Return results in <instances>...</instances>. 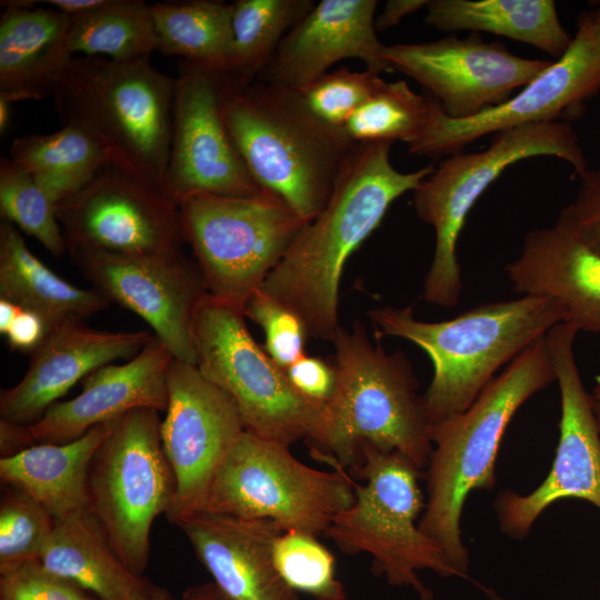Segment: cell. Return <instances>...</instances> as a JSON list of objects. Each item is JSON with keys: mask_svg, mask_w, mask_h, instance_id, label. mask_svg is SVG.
I'll list each match as a JSON object with an SVG mask.
<instances>
[{"mask_svg": "<svg viewBox=\"0 0 600 600\" xmlns=\"http://www.w3.org/2000/svg\"><path fill=\"white\" fill-rule=\"evenodd\" d=\"M393 142L356 143L332 193L307 222L261 289L292 310L309 337L332 341L339 330V286L350 256L379 227L390 206L433 170H397Z\"/></svg>", "mask_w": 600, "mask_h": 600, "instance_id": "6da1fadb", "label": "cell"}, {"mask_svg": "<svg viewBox=\"0 0 600 600\" xmlns=\"http://www.w3.org/2000/svg\"><path fill=\"white\" fill-rule=\"evenodd\" d=\"M554 381L544 336L494 377L466 410L430 428L432 452L423 473L428 498L419 529L463 578L470 563L461 531L466 499L473 490L494 487L498 451L511 419Z\"/></svg>", "mask_w": 600, "mask_h": 600, "instance_id": "7a4b0ae2", "label": "cell"}, {"mask_svg": "<svg viewBox=\"0 0 600 600\" xmlns=\"http://www.w3.org/2000/svg\"><path fill=\"white\" fill-rule=\"evenodd\" d=\"M222 113L253 180L306 222L327 204L356 142L317 117L300 91L230 74Z\"/></svg>", "mask_w": 600, "mask_h": 600, "instance_id": "3957f363", "label": "cell"}, {"mask_svg": "<svg viewBox=\"0 0 600 600\" xmlns=\"http://www.w3.org/2000/svg\"><path fill=\"white\" fill-rule=\"evenodd\" d=\"M369 317L377 337L406 339L429 356L433 376L423 399L431 426L466 410L502 366L567 321L559 302L536 296L479 304L438 322L416 319L411 307H379Z\"/></svg>", "mask_w": 600, "mask_h": 600, "instance_id": "277c9868", "label": "cell"}, {"mask_svg": "<svg viewBox=\"0 0 600 600\" xmlns=\"http://www.w3.org/2000/svg\"><path fill=\"white\" fill-rule=\"evenodd\" d=\"M173 94L174 78L149 58L76 56L52 98L62 126L83 130L110 164L164 193Z\"/></svg>", "mask_w": 600, "mask_h": 600, "instance_id": "5b68a950", "label": "cell"}, {"mask_svg": "<svg viewBox=\"0 0 600 600\" xmlns=\"http://www.w3.org/2000/svg\"><path fill=\"white\" fill-rule=\"evenodd\" d=\"M337 386L327 406L323 444L311 451L332 468H352L363 446L397 451L426 470L431 423L408 358L372 343L364 328H339L333 340Z\"/></svg>", "mask_w": 600, "mask_h": 600, "instance_id": "8992f818", "label": "cell"}, {"mask_svg": "<svg viewBox=\"0 0 600 600\" xmlns=\"http://www.w3.org/2000/svg\"><path fill=\"white\" fill-rule=\"evenodd\" d=\"M534 157L561 159L577 176L589 168L573 127L567 120L544 121L501 130L481 151L443 158L412 191L417 216L436 234L423 281L427 302L442 308L459 303L463 282L457 246L470 210L506 169Z\"/></svg>", "mask_w": 600, "mask_h": 600, "instance_id": "52a82bcc", "label": "cell"}, {"mask_svg": "<svg viewBox=\"0 0 600 600\" xmlns=\"http://www.w3.org/2000/svg\"><path fill=\"white\" fill-rule=\"evenodd\" d=\"M354 500L331 521L324 536L348 554L368 553L372 571L396 587H408L420 600H436L418 572L463 578L442 549L426 536L417 519L426 502L419 487L422 470L397 451L363 446L351 468Z\"/></svg>", "mask_w": 600, "mask_h": 600, "instance_id": "ba28073f", "label": "cell"}, {"mask_svg": "<svg viewBox=\"0 0 600 600\" xmlns=\"http://www.w3.org/2000/svg\"><path fill=\"white\" fill-rule=\"evenodd\" d=\"M197 367L237 406L246 430L291 447L318 450L324 442L327 409L303 398L284 371L252 338L241 311L208 293L192 324Z\"/></svg>", "mask_w": 600, "mask_h": 600, "instance_id": "9c48e42d", "label": "cell"}, {"mask_svg": "<svg viewBox=\"0 0 600 600\" xmlns=\"http://www.w3.org/2000/svg\"><path fill=\"white\" fill-rule=\"evenodd\" d=\"M354 497L353 480L342 468L317 470L299 461L290 447L246 430L217 470L199 511L266 519L283 531L319 537Z\"/></svg>", "mask_w": 600, "mask_h": 600, "instance_id": "30bf717a", "label": "cell"}, {"mask_svg": "<svg viewBox=\"0 0 600 600\" xmlns=\"http://www.w3.org/2000/svg\"><path fill=\"white\" fill-rule=\"evenodd\" d=\"M177 203L207 293L242 313L307 223L272 194L199 192Z\"/></svg>", "mask_w": 600, "mask_h": 600, "instance_id": "8fae6325", "label": "cell"}, {"mask_svg": "<svg viewBox=\"0 0 600 600\" xmlns=\"http://www.w3.org/2000/svg\"><path fill=\"white\" fill-rule=\"evenodd\" d=\"M160 428L157 410L126 413L89 468V508L121 561L138 574L148 567L153 521L168 512L177 490Z\"/></svg>", "mask_w": 600, "mask_h": 600, "instance_id": "7c38bea8", "label": "cell"}, {"mask_svg": "<svg viewBox=\"0 0 600 600\" xmlns=\"http://www.w3.org/2000/svg\"><path fill=\"white\" fill-rule=\"evenodd\" d=\"M579 330L561 322L546 334L560 389L559 441L549 474L528 494L502 490L494 510L502 532L522 539L539 516L562 499H581L600 509V427L593 398L580 376L573 343Z\"/></svg>", "mask_w": 600, "mask_h": 600, "instance_id": "4fadbf2b", "label": "cell"}, {"mask_svg": "<svg viewBox=\"0 0 600 600\" xmlns=\"http://www.w3.org/2000/svg\"><path fill=\"white\" fill-rule=\"evenodd\" d=\"M600 91V34L588 12L566 52L508 101L466 119L448 117L433 100L421 136L409 153L432 159L462 152L467 146L501 130L562 117Z\"/></svg>", "mask_w": 600, "mask_h": 600, "instance_id": "5bb4252c", "label": "cell"}, {"mask_svg": "<svg viewBox=\"0 0 600 600\" xmlns=\"http://www.w3.org/2000/svg\"><path fill=\"white\" fill-rule=\"evenodd\" d=\"M230 73L181 60L174 77L170 156L164 193L261 197L227 128L223 93Z\"/></svg>", "mask_w": 600, "mask_h": 600, "instance_id": "9a60e30c", "label": "cell"}, {"mask_svg": "<svg viewBox=\"0 0 600 600\" xmlns=\"http://www.w3.org/2000/svg\"><path fill=\"white\" fill-rule=\"evenodd\" d=\"M392 71L419 83L453 119H466L508 101L552 60L513 54L479 33L418 43L386 46Z\"/></svg>", "mask_w": 600, "mask_h": 600, "instance_id": "2e32d148", "label": "cell"}, {"mask_svg": "<svg viewBox=\"0 0 600 600\" xmlns=\"http://www.w3.org/2000/svg\"><path fill=\"white\" fill-rule=\"evenodd\" d=\"M161 442L176 478V496L166 513L171 523L199 511L209 486L246 431L233 400L197 364L172 359Z\"/></svg>", "mask_w": 600, "mask_h": 600, "instance_id": "e0dca14e", "label": "cell"}, {"mask_svg": "<svg viewBox=\"0 0 600 600\" xmlns=\"http://www.w3.org/2000/svg\"><path fill=\"white\" fill-rule=\"evenodd\" d=\"M68 252L93 289L142 318L174 359L197 364L192 324L207 293L197 263L182 251L127 256L71 248Z\"/></svg>", "mask_w": 600, "mask_h": 600, "instance_id": "ac0fdd59", "label": "cell"}, {"mask_svg": "<svg viewBox=\"0 0 600 600\" xmlns=\"http://www.w3.org/2000/svg\"><path fill=\"white\" fill-rule=\"evenodd\" d=\"M67 251L163 254L187 243L178 203L108 163L80 192L58 206Z\"/></svg>", "mask_w": 600, "mask_h": 600, "instance_id": "d6986e66", "label": "cell"}, {"mask_svg": "<svg viewBox=\"0 0 600 600\" xmlns=\"http://www.w3.org/2000/svg\"><path fill=\"white\" fill-rule=\"evenodd\" d=\"M173 356L154 334L143 349L121 364L103 366L82 380L81 392L57 401L27 426L0 420V451L11 454L40 443H64L93 427L136 409L166 411L168 369Z\"/></svg>", "mask_w": 600, "mask_h": 600, "instance_id": "ffe728a7", "label": "cell"}, {"mask_svg": "<svg viewBox=\"0 0 600 600\" xmlns=\"http://www.w3.org/2000/svg\"><path fill=\"white\" fill-rule=\"evenodd\" d=\"M152 337L146 330H98L78 319L52 327L31 352L21 380L1 391L0 420L17 426L38 421L78 381L113 361L133 358Z\"/></svg>", "mask_w": 600, "mask_h": 600, "instance_id": "44dd1931", "label": "cell"}, {"mask_svg": "<svg viewBox=\"0 0 600 600\" xmlns=\"http://www.w3.org/2000/svg\"><path fill=\"white\" fill-rule=\"evenodd\" d=\"M376 0H321L283 38L257 81L301 89L343 59L379 74L392 69L374 28Z\"/></svg>", "mask_w": 600, "mask_h": 600, "instance_id": "7402d4cb", "label": "cell"}, {"mask_svg": "<svg viewBox=\"0 0 600 600\" xmlns=\"http://www.w3.org/2000/svg\"><path fill=\"white\" fill-rule=\"evenodd\" d=\"M174 524L230 600H299L274 564V542L283 532L277 523L199 511Z\"/></svg>", "mask_w": 600, "mask_h": 600, "instance_id": "603a6c76", "label": "cell"}, {"mask_svg": "<svg viewBox=\"0 0 600 600\" xmlns=\"http://www.w3.org/2000/svg\"><path fill=\"white\" fill-rule=\"evenodd\" d=\"M504 270L516 292L559 302L567 323L600 336V254L562 223L530 230Z\"/></svg>", "mask_w": 600, "mask_h": 600, "instance_id": "cb8c5ba5", "label": "cell"}, {"mask_svg": "<svg viewBox=\"0 0 600 600\" xmlns=\"http://www.w3.org/2000/svg\"><path fill=\"white\" fill-rule=\"evenodd\" d=\"M36 1H1L0 98L10 102L53 97L74 58L70 18Z\"/></svg>", "mask_w": 600, "mask_h": 600, "instance_id": "d4e9b609", "label": "cell"}, {"mask_svg": "<svg viewBox=\"0 0 600 600\" xmlns=\"http://www.w3.org/2000/svg\"><path fill=\"white\" fill-rule=\"evenodd\" d=\"M39 561L99 600H173L121 561L90 508L56 520Z\"/></svg>", "mask_w": 600, "mask_h": 600, "instance_id": "484cf974", "label": "cell"}, {"mask_svg": "<svg viewBox=\"0 0 600 600\" xmlns=\"http://www.w3.org/2000/svg\"><path fill=\"white\" fill-rule=\"evenodd\" d=\"M64 443L33 444L0 458V478L34 498L54 520L89 508L91 460L116 421Z\"/></svg>", "mask_w": 600, "mask_h": 600, "instance_id": "4316f807", "label": "cell"}, {"mask_svg": "<svg viewBox=\"0 0 600 600\" xmlns=\"http://www.w3.org/2000/svg\"><path fill=\"white\" fill-rule=\"evenodd\" d=\"M0 299L38 314L47 331L68 320H84L110 304L96 289L77 287L54 273L6 220L0 223Z\"/></svg>", "mask_w": 600, "mask_h": 600, "instance_id": "83f0119b", "label": "cell"}, {"mask_svg": "<svg viewBox=\"0 0 600 600\" xmlns=\"http://www.w3.org/2000/svg\"><path fill=\"white\" fill-rule=\"evenodd\" d=\"M424 22L441 32H488L557 60L571 43L552 0H429Z\"/></svg>", "mask_w": 600, "mask_h": 600, "instance_id": "f1b7e54d", "label": "cell"}, {"mask_svg": "<svg viewBox=\"0 0 600 600\" xmlns=\"http://www.w3.org/2000/svg\"><path fill=\"white\" fill-rule=\"evenodd\" d=\"M9 158L36 180L57 208L80 192L109 163L94 139L69 124L50 134L17 138Z\"/></svg>", "mask_w": 600, "mask_h": 600, "instance_id": "f546056e", "label": "cell"}, {"mask_svg": "<svg viewBox=\"0 0 600 600\" xmlns=\"http://www.w3.org/2000/svg\"><path fill=\"white\" fill-rule=\"evenodd\" d=\"M150 10L158 51L230 71L232 3L219 0L164 1L150 4Z\"/></svg>", "mask_w": 600, "mask_h": 600, "instance_id": "4dcf8cb0", "label": "cell"}, {"mask_svg": "<svg viewBox=\"0 0 600 600\" xmlns=\"http://www.w3.org/2000/svg\"><path fill=\"white\" fill-rule=\"evenodd\" d=\"M68 40L74 57L130 61L158 51L150 4L142 0H106L90 12L71 17Z\"/></svg>", "mask_w": 600, "mask_h": 600, "instance_id": "1f68e13d", "label": "cell"}, {"mask_svg": "<svg viewBox=\"0 0 600 600\" xmlns=\"http://www.w3.org/2000/svg\"><path fill=\"white\" fill-rule=\"evenodd\" d=\"M313 0H236L232 3V63L241 84L258 80L288 32L314 7Z\"/></svg>", "mask_w": 600, "mask_h": 600, "instance_id": "d6a6232c", "label": "cell"}, {"mask_svg": "<svg viewBox=\"0 0 600 600\" xmlns=\"http://www.w3.org/2000/svg\"><path fill=\"white\" fill-rule=\"evenodd\" d=\"M432 106L431 97L417 93L406 81H383L343 129L356 143L402 141L410 144L426 129Z\"/></svg>", "mask_w": 600, "mask_h": 600, "instance_id": "836d02e7", "label": "cell"}, {"mask_svg": "<svg viewBox=\"0 0 600 600\" xmlns=\"http://www.w3.org/2000/svg\"><path fill=\"white\" fill-rule=\"evenodd\" d=\"M0 213L37 239L52 256L67 251L58 208L36 180L9 157L0 159Z\"/></svg>", "mask_w": 600, "mask_h": 600, "instance_id": "e575fe53", "label": "cell"}, {"mask_svg": "<svg viewBox=\"0 0 600 600\" xmlns=\"http://www.w3.org/2000/svg\"><path fill=\"white\" fill-rule=\"evenodd\" d=\"M318 537L283 531L276 540V568L294 592H303L316 600H347L344 586L337 579L332 553Z\"/></svg>", "mask_w": 600, "mask_h": 600, "instance_id": "d590c367", "label": "cell"}, {"mask_svg": "<svg viewBox=\"0 0 600 600\" xmlns=\"http://www.w3.org/2000/svg\"><path fill=\"white\" fill-rule=\"evenodd\" d=\"M54 523L34 498L9 487L0 503V574L39 560Z\"/></svg>", "mask_w": 600, "mask_h": 600, "instance_id": "8d00e7d4", "label": "cell"}, {"mask_svg": "<svg viewBox=\"0 0 600 600\" xmlns=\"http://www.w3.org/2000/svg\"><path fill=\"white\" fill-rule=\"evenodd\" d=\"M379 73L341 67L298 89L311 111L324 122L342 128L351 116L380 88Z\"/></svg>", "mask_w": 600, "mask_h": 600, "instance_id": "74e56055", "label": "cell"}, {"mask_svg": "<svg viewBox=\"0 0 600 600\" xmlns=\"http://www.w3.org/2000/svg\"><path fill=\"white\" fill-rule=\"evenodd\" d=\"M243 316L262 329L263 348L282 370L306 354L309 334L303 322L261 288L247 301Z\"/></svg>", "mask_w": 600, "mask_h": 600, "instance_id": "f35d334b", "label": "cell"}, {"mask_svg": "<svg viewBox=\"0 0 600 600\" xmlns=\"http://www.w3.org/2000/svg\"><path fill=\"white\" fill-rule=\"evenodd\" d=\"M0 600H92L71 581L33 560L0 574Z\"/></svg>", "mask_w": 600, "mask_h": 600, "instance_id": "ab89813d", "label": "cell"}, {"mask_svg": "<svg viewBox=\"0 0 600 600\" xmlns=\"http://www.w3.org/2000/svg\"><path fill=\"white\" fill-rule=\"evenodd\" d=\"M578 177L579 189L557 221L600 254V167L588 168Z\"/></svg>", "mask_w": 600, "mask_h": 600, "instance_id": "60d3db41", "label": "cell"}, {"mask_svg": "<svg viewBox=\"0 0 600 600\" xmlns=\"http://www.w3.org/2000/svg\"><path fill=\"white\" fill-rule=\"evenodd\" d=\"M283 371L303 398L327 409L337 386L333 362L306 353Z\"/></svg>", "mask_w": 600, "mask_h": 600, "instance_id": "b9f144b4", "label": "cell"}, {"mask_svg": "<svg viewBox=\"0 0 600 600\" xmlns=\"http://www.w3.org/2000/svg\"><path fill=\"white\" fill-rule=\"evenodd\" d=\"M47 333L44 321L34 312L20 308L4 337L11 349L32 352Z\"/></svg>", "mask_w": 600, "mask_h": 600, "instance_id": "7bdbcfd3", "label": "cell"}, {"mask_svg": "<svg viewBox=\"0 0 600 600\" xmlns=\"http://www.w3.org/2000/svg\"><path fill=\"white\" fill-rule=\"evenodd\" d=\"M428 0H388L374 19L377 31H384L399 24L404 18L426 8Z\"/></svg>", "mask_w": 600, "mask_h": 600, "instance_id": "ee69618b", "label": "cell"}, {"mask_svg": "<svg viewBox=\"0 0 600 600\" xmlns=\"http://www.w3.org/2000/svg\"><path fill=\"white\" fill-rule=\"evenodd\" d=\"M104 1L106 0H48L43 1V3H47L50 8L71 18L90 12L103 4Z\"/></svg>", "mask_w": 600, "mask_h": 600, "instance_id": "f6af8a7d", "label": "cell"}, {"mask_svg": "<svg viewBox=\"0 0 600 600\" xmlns=\"http://www.w3.org/2000/svg\"><path fill=\"white\" fill-rule=\"evenodd\" d=\"M180 600H230L213 582L200 583L189 587L182 593Z\"/></svg>", "mask_w": 600, "mask_h": 600, "instance_id": "bcb514c9", "label": "cell"}, {"mask_svg": "<svg viewBox=\"0 0 600 600\" xmlns=\"http://www.w3.org/2000/svg\"><path fill=\"white\" fill-rule=\"evenodd\" d=\"M19 310H20V307H18L17 304L10 301L0 299V332L1 334L4 336L6 332L9 330Z\"/></svg>", "mask_w": 600, "mask_h": 600, "instance_id": "7dc6e473", "label": "cell"}, {"mask_svg": "<svg viewBox=\"0 0 600 600\" xmlns=\"http://www.w3.org/2000/svg\"><path fill=\"white\" fill-rule=\"evenodd\" d=\"M11 103L10 101L0 98V133L7 132L11 121Z\"/></svg>", "mask_w": 600, "mask_h": 600, "instance_id": "c3c4849f", "label": "cell"}, {"mask_svg": "<svg viewBox=\"0 0 600 600\" xmlns=\"http://www.w3.org/2000/svg\"><path fill=\"white\" fill-rule=\"evenodd\" d=\"M588 14L600 34V9L588 12Z\"/></svg>", "mask_w": 600, "mask_h": 600, "instance_id": "681fc988", "label": "cell"}, {"mask_svg": "<svg viewBox=\"0 0 600 600\" xmlns=\"http://www.w3.org/2000/svg\"><path fill=\"white\" fill-rule=\"evenodd\" d=\"M591 396L594 400L600 401V374H598L594 379V387Z\"/></svg>", "mask_w": 600, "mask_h": 600, "instance_id": "f907efd6", "label": "cell"}, {"mask_svg": "<svg viewBox=\"0 0 600 600\" xmlns=\"http://www.w3.org/2000/svg\"><path fill=\"white\" fill-rule=\"evenodd\" d=\"M593 409L600 427V401L593 399Z\"/></svg>", "mask_w": 600, "mask_h": 600, "instance_id": "816d5d0a", "label": "cell"}, {"mask_svg": "<svg viewBox=\"0 0 600 600\" xmlns=\"http://www.w3.org/2000/svg\"><path fill=\"white\" fill-rule=\"evenodd\" d=\"M92 600H94V599H92Z\"/></svg>", "mask_w": 600, "mask_h": 600, "instance_id": "f5cc1de1", "label": "cell"}]
</instances>
